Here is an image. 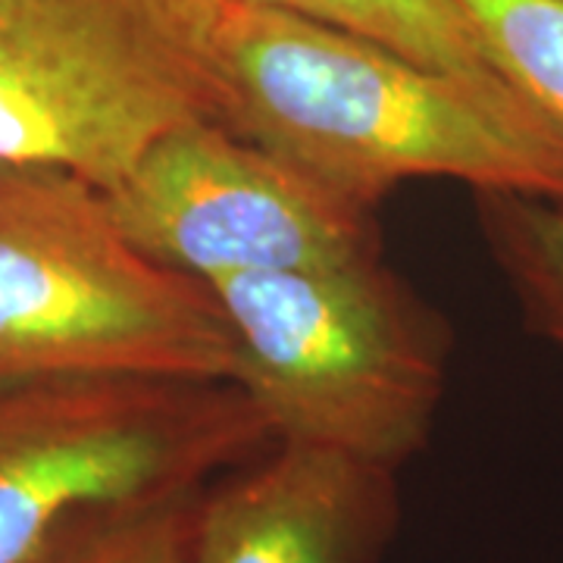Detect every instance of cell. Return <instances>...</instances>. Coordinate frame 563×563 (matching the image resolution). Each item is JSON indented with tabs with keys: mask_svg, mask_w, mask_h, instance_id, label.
<instances>
[{
	"mask_svg": "<svg viewBox=\"0 0 563 563\" xmlns=\"http://www.w3.org/2000/svg\"><path fill=\"white\" fill-rule=\"evenodd\" d=\"M220 122L354 201L413 179L563 203V132L507 79L448 76L247 0L210 3Z\"/></svg>",
	"mask_w": 563,
	"mask_h": 563,
	"instance_id": "cell-1",
	"label": "cell"
},
{
	"mask_svg": "<svg viewBox=\"0 0 563 563\" xmlns=\"http://www.w3.org/2000/svg\"><path fill=\"white\" fill-rule=\"evenodd\" d=\"M232 376L213 291L141 254L103 188L0 163V385Z\"/></svg>",
	"mask_w": 563,
	"mask_h": 563,
	"instance_id": "cell-2",
	"label": "cell"
},
{
	"mask_svg": "<svg viewBox=\"0 0 563 563\" xmlns=\"http://www.w3.org/2000/svg\"><path fill=\"white\" fill-rule=\"evenodd\" d=\"M235 376L273 442L401 470L420 454L448 376V329L383 257L207 285Z\"/></svg>",
	"mask_w": 563,
	"mask_h": 563,
	"instance_id": "cell-3",
	"label": "cell"
},
{
	"mask_svg": "<svg viewBox=\"0 0 563 563\" xmlns=\"http://www.w3.org/2000/svg\"><path fill=\"white\" fill-rule=\"evenodd\" d=\"M213 0H0V163L103 191L154 141L220 120Z\"/></svg>",
	"mask_w": 563,
	"mask_h": 563,
	"instance_id": "cell-4",
	"label": "cell"
},
{
	"mask_svg": "<svg viewBox=\"0 0 563 563\" xmlns=\"http://www.w3.org/2000/svg\"><path fill=\"white\" fill-rule=\"evenodd\" d=\"M269 444L232 383L0 385V563L25 561L88 504L201 488Z\"/></svg>",
	"mask_w": 563,
	"mask_h": 563,
	"instance_id": "cell-5",
	"label": "cell"
},
{
	"mask_svg": "<svg viewBox=\"0 0 563 563\" xmlns=\"http://www.w3.org/2000/svg\"><path fill=\"white\" fill-rule=\"evenodd\" d=\"M107 201L141 254L203 285L383 257L376 207L220 120L161 135Z\"/></svg>",
	"mask_w": 563,
	"mask_h": 563,
	"instance_id": "cell-6",
	"label": "cell"
},
{
	"mask_svg": "<svg viewBox=\"0 0 563 563\" xmlns=\"http://www.w3.org/2000/svg\"><path fill=\"white\" fill-rule=\"evenodd\" d=\"M398 526V470L273 442L203 485L185 563H383Z\"/></svg>",
	"mask_w": 563,
	"mask_h": 563,
	"instance_id": "cell-7",
	"label": "cell"
},
{
	"mask_svg": "<svg viewBox=\"0 0 563 563\" xmlns=\"http://www.w3.org/2000/svg\"><path fill=\"white\" fill-rule=\"evenodd\" d=\"M379 44L448 76L495 81V66L461 0H247Z\"/></svg>",
	"mask_w": 563,
	"mask_h": 563,
	"instance_id": "cell-8",
	"label": "cell"
},
{
	"mask_svg": "<svg viewBox=\"0 0 563 563\" xmlns=\"http://www.w3.org/2000/svg\"><path fill=\"white\" fill-rule=\"evenodd\" d=\"M476 222L526 325L563 357V203L476 191Z\"/></svg>",
	"mask_w": 563,
	"mask_h": 563,
	"instance_id": "cell-9",
	"label": "cell"
},
{
	"mask_svg": "<svg viewBox=\"0 0 563 563\" xmlns=\"http://www.w3.org/2000/svg\"><path fill=\"white\" fill-rule=\"evenodd\" d=\"M201 488L88 504L22 563H185Z\"/></svg>",
	"mask_w": 563,
	"mask_h": 563,
	"instance_id": "cell-10",
	"label": "cell"
},
{
	"mask_svg": "<svg viewBox=\"0 0 563 563\" xmlns=\"http://www.w3.org/2000/svg\"><path fill=\"white\" fill-rule=\"evenodd\" d=\"M495 66L563 132V0H461Z\"/></svg>",
	"mask_w": 563,
	"mask_h": 563,
	"instance_id": "cell-11",
	"label": "cell"
}]
</instances>
